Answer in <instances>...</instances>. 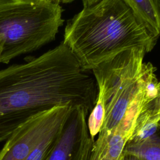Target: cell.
<instances>
[{"instance_id":"6da1fadb","label":"cell","mask_w":160,"mask_h":160,"mask_svg":"<svg viewBox=\"0 0 160 160\" xmlns=\"http://www.w3.org/2000/svg\"><path fill=\"white\" fill-rule=\"evenodd\" d=\"M87 71L62 42L38 57L1 70L0 142L56 106H82L90 113L98 90Z\"/></svg>"},{"instance_id":"7a4b0ae2","label":"cell","mask_w":160,"mask_h":160,"mask_svg":"<svg viewBox=\"0 0 160 160\" xmlns=\"http://www.w3.org/2000/svg\"><path fill=\"white\" fill-rule=\"evenodd\" d=\"M156 41L123 0H101L68 21L62 42L89 71L129 49L149 52Z\"/></svg>"},{"instance_id":"3957f363","label":"cell","mask_w":160,"mask_h":160,"mask_svg":"<svg viewBox=\"0 0 160 160\" xmlns=\"http://www.w3.org/2000/svg\"><path fill=\"white\" fill-rule=\"evenodd\" d=\"M144 50H125L101 62L92 71L98 92L105 101V116L92 152L99 159L114 128L123 118L136 94L156 68L144 62Z\"/></svg>"},{"instance_id":"277c9868","label":"cell","mask_w":160,"mask_h":160,"mask_svg":"<svg viewBox=\"0 0 160 160\" xmlns=\"http://www.w3.org/2000/svg\"><path fill=\"white\" fill-rule=\"evenodd\" d=\"M59 4L41 0H0V62L36 51L52 41L63 24Z\"/></svg>"},{"instance_id":"5b68a950","label":"cell","mask_w":160,"mask_h":160,"mask_svg":"<svg viewBox=\"0 0 160 160\" xmlns=\"http://www.w3.org/2000/svg\"><path fill=\"white\" fill-rule=\"evenodd\" d=\"M74 108L56 106L25 122L6 139L0 150V160H27L48 133L65 124Z\"/></svg>"},{"instance_id":"8992f818","label":"cell","mask_w":160,"mask_h":160,"mask_svg":"<svg viewBox=\"0 0 160 160\" xmlns=\"http://www.w3.org/2000/svg\"><path fill=\"white\" fill-rule=\"evenodd\" d=\"M89 112L74 107L46 160H88L94 144L87 123Z\"/></svg>"},{"instance_id":"52a82bcc","label":"cell","mask_w":160,"mask_h":160,"mask_svg":"<svg viewBox=\"0 0 160 160\" xmlns=\"http://www.w3.org/2000/svg\"><path fill=\"white\" fill-rule=\"evenodd\" d=\"M151 34L160 35V7L156 0H123Z\"/></svg>"},{"instance_id":"ba28073f","label":"cell","mask_w":160,"mask_h":160,"mask_svg":"<svg viewBox=\"0 0 160 160\" xmlns=\"http://www.w3.org/2000/svg\"><path fill=\"white\" fill-rule=\"evenodd\" d=\"M123 154L134 155L140 160H160V136L154 134L141 142H129Z\"/></svg>"},{"instance_id":"9c48e42d","label":"cell","mask_w":160,"mask_h":160,"mask_svg":"<svg viewBox=\"0 0 160 160\" xmlns=\"http://www.w3.org/2000/svg\"><path fill=\"white\" fill-rule=\"evenodd\" d=\"M159 121L146 108L138 117L132 134L129 142H138L156 134L159 127Z\"/></svg>"},{"instance_id":"30bf717a","label":"cell","mask_w":160,"mask_h":160,"mask_svg":"<svg viewBox=\"0 0 160 160\" xmlns=\"http://www.w3.org/2000/svg\"><path fill=\"white\" fill-rule=\"evenodd\" d=\"M128 142L122 135L113 131L100 156L99 160H121L123 151Z\"/></svg>"},{"instance_id":"8fae6325","label":"cell","mask_w":160,"mask_h":160,"mask_svg":"<svg viewBox=\"0 0 160 160\" xmlns=\"http://www.w3.org/2000/svg\"><path fill=\"white\" fill-rule=\"evenodd\" d=\"M105 116V101L102 94L98 93L97 100L94 106L88 115L87 123L89 134L94 138L100 131Z\"/></svg>"},{"instance_id":"7c38bea8","label":"cell","mask_w":160,"mask_h":160,"mask_svg":"<svg viewBox=\"0 0 160 160\" xmlns=\"http://www.w3.org/2000/svg\"><path fill=\"white\" fill-rule=\"evenodd\" d=\"M64 126V124L56 128L48 133L35 148L27 160H46L54 147Z\"/></svg>"},{"instance_id":"4fadbf2b","label":"cell","mask_w":160,"mask_h":160,"mask_svg":"<svg viewBox=\"0 0 160 160\" xmlns=\"http://www.w3.org/2000/svg\"><path fill=\"white\" fill-rule=\"evenodd\" d=\"M152 116L159 122L160 121V81L158 83V94L156 97L146 106Z\"/></svg>"},{"instance_id":"5bb4252c","label":"cell","mask_w":160,"mask_h":160,"mask_svg":"<svg viewBox=\"0 0 160 160\" xmlns=\"http://www.w3.org/2000/svg\"><path fill=\"white\" fill-rule=\"evenodd\" d=\"M121 160H140L138 157L129 154H122Z\"/></svg>"},{"instance_id":"9a60e30c","label":"cell","mask_w":160,"mask_h":160,"mask_svg":"<svg viewBox=\"0 0 160 160\" xmlns=\"http://www.w3.org/2000/svg\"><path fill=\"white\" fill-rule=\"evenodd\" d=\"M100 1L101 0H83V5L85 6H90Z\"/></svg>"},{"instance_id":"2e32d148","label":"cell","mask_w":160,"mask_h":160,"mask_svg":"<svg viewBox=\"0 0 160 160\" xmlns=\"http://www.w3.org/2000/svg\"><path fill=\"white\" fill-rule=\"evenodd\" d=\"M88 160H99V159L98 158L97 156H96L92 152V150H91V152L90 153V155L89 156V158H88Z\"/></svg>"},{"instance_id":"e0dca14e","label":"cell","mask_w":160,"mask_h":160,"mask_svg":"<svg viewBox=\"0 0 160 160\" xmlns=\"http://www.w3.org/2000/svg\"><path fill=\"white\" fill-rule=\"evenodd\" d=\"M2 41L0 37V59H1V56L2 53Z\"/></svg>"},{"instance_id":"ac0fdd59","label":"cell","mask_w":160,"mask_h":160,"mask_svg":"<svg viewBox=\"0 0 160 160\" xmlns=\"http://www.w3.org/2000/svg\"><path fill=\"white\" fill-rule=\"evenodd\" d=\"M74 1V0H61V2L62 3H69V2H71Z\"/></svg>"},{"instance_id":"d6986e66","label":"cell","mask_w":160,"mask_h":160,"mask_svg":"<svg viewBox=\"0 0 160 160\" xmlns=\"http://www.w3.org/2000/svg\"><path fill=\"white\" fill-rule=\"evenodd\" d=\"M156 1L158 2V4H159V6L160 7V0H156Z\"/></svg>"},{"instance_id":"ffe728a7","label":"cell","mask_w":160,"mask_h":160,"mask_svg":"<svg viewBox=\"0 0 160 160\" xmlns=\"http://www.w3.org/2000/svg\"><path fill=\"white\" fill-rule=\"evenodd\" d=\"M159 127H160V121H159Z\"/></svg>"}]
</instances>
